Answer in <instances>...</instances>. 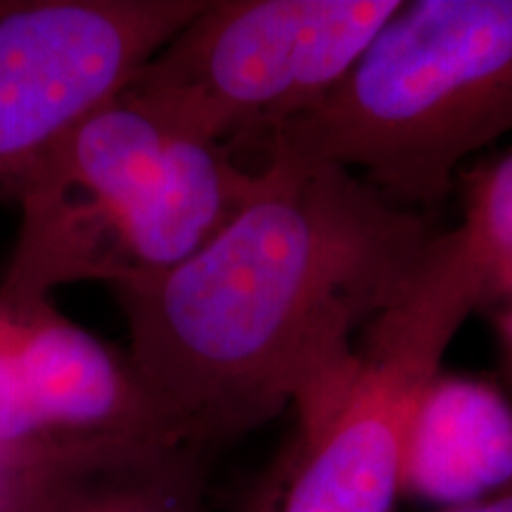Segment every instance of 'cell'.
<instances>
[{
  "label": "cell",
  "mask_w": 512,
  "mask_h": 512,
  "mask_svg": "<svg viewBox=\"0 0 512 512\" xmlns=\"http://www.w3.org/2000/svg\"><path fill=\"white\" fill-rule=\"evenodd\" d=\"M510 491V401L482 380L439 375L408 427L401 494L448 510Z\"/></svg>",
  "instance_id": "7"
},
{
  "label": "cell",
  "mask_w": 512,
  "mask_h": 512,
  "mask_svg": "<svg viewBox=\"0 0 512 512\" xmlns=\"http://www.w3.org/2000/svg\"><path fill=\"white\" fill-rule=\"evenodd\" d=\"M441 512H512V491H510V494H503V496H496V498H486V501L460 505V508H448V510H441Z\"/></svg>",
  "instance_id": "12"
},
{
  "label": "cell",
  "mask_w": 512,
  "mask_h": 512,
  "mask_svg": "<svg viewBox=\"0 0 512 512\" xmlns=\"http://www.w3.org/2000/svg\"><path fill=\"white\" fill-rule=\"evenodd\" d=\"M268 181L188 261L117 287L128 358L185 444L214 456L287 408L323 411L358 370L354 335L411 285L432 235L351 171Z\"/></svg>",
  "instance_id": "1"
},
{
  "label": "cell",
  "mask_w": 512,
  "mask_h": 512,
  "mask_svg": "<svg viewBox=\"0 0 512 512\" xmlns=\"http://www.w3.org/2000/svg\"><path fill=\"white\" fill-rule=\"evenodd\" d=\"M280 489V460L275 458L266 475L256 482L252 494L242 503L240 512H275V501H278Z\"/></svg>",
  "instance_id": "10"
},
{
  "label": "cell",
  "mask_w": 512,
  "mask_h": 512,
  "mask_svg": "<svg viewBox=\"0 0 512 512\" xmlns=\"http://www.w3.org/2000/svg\"><path fill=\"white\" fill-rule=\"evenodd\" d=\"M207 0L0 3V195L200 15Z\"/></svg>",
  "instance_id": "6"
},
{
  "label": "cell",
  "mask_w": 512,
  "mask_h": 512,
  "mask_svg": "<svg viewBox=\"0 0 512 512\" xmlns=\"http://www.w3.org/2000/svg\"><path fill=\"white\" fill-rule=\"evenodd\" d=\"M463 223L482 247L491 275L512 264V155L477 183Z\"/></svg>",
  "instance_id": "9"
},
{
  "label": "cell",
  "mask_w": 512,
  "mask_h": 512,
  "mask_svg": "<svg viewBox=\"0 0 512 512\" xmlns=\"http://www.w3.org/2000/svg\"><path fill=\"white\" fill-rule=\"evenodd\" d=\"M157 446H188L140 382L50 299L0 294V482Z\"/></svg>",
  "instance_id": "5"
},
{
  "label": "cell",
  "mask_w": 512,
  "mask_h": 512,
  "mask_svg": "<svg viewBox=\"0 0 512 512\" xmlns=\"http://www.w3.org/2000/svg\"><path fill=\"white\" fill-rule=\"evenodd\" d=\"M503 302V309L498 313L496 323H498V332H501V342L505 349V361H508V373H510V382H512V292L498 297Z\"/></svg>",
  "instance_id": "11"
},
{
  "label": "cell",
  "mask_w": 512,
  "mask_h": 512,
  "mask_svg": "<svg viewBox=\"0 0 512 512\" xmlns=\"http://www.w3.org/2000/svg\"><path fill=\"white\" fill-rule=\"evenodd\" d=\"M512 131V0H403L344 79L240 157L351 171L387 202H444L453 174Z\"/></svg>",
  "instance_id": "3"
},
{
  "label": "cell",
  "mask_w": 512,
  "mask_h": 512,
  "mask_svg": "<svg viewBox=\"0 0 512 512\" xmlns=\"http://www.w3.org/2000/svg\"><path fill=\"white\" fill-rule=\"evenodd\" d=\"M266 169L121 93L81 119L15 190L0 294L34 304L72 283L112 290L174 271L264 190Z\"/></svg>",
  "instance_id": "2"
},
{
  "label": "cell",
  "mask_w": 512,
  "mask_h": 512,
  "mask_svg": "<svg viewBox=\"0 0 512 512\" xmlns=\"http://www.w3.org/2000/svg\"><path fill=\"white\" fill-rule=\"evenodd\" d=\"M403 0H207L126 93L235 157L309 110Z\"/></svg>",
  "instance_id": "4"
},
{
  "label": "cell",
  "mask_w": 512,
  "mask_h": 512,
  "mask_svg": "<svg viewBox=\"0 0 512 512\" xmlns=\"http://www.w3.org/2000/svg\"><path fill=\"white\" fill-rule=\"evenodd\" d=\"M209 453L157 446L0 482V512H204Z\"/></svg>",
  "instance_id": "8"
}]
</instances>
